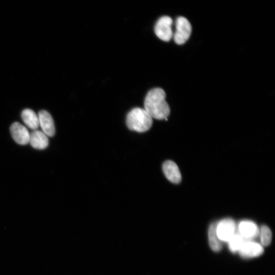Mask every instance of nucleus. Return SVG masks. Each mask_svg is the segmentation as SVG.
<instances>
[{
  "instance_id": "nucleus-1",
  "label": "nucleus",
  "mask_w": 275,
  "mask_h": 275,
  "mask_svg": "<svg viewBox=\"0 0 275 275\" xmlns=\"http://www.w3.org/2000/svg\"><path fill=\"white\" fill-rule=\"evenodd\" d=\"M166 96L164 91L160 88L153 89L147 94L144 101V109L152 118L167 120L170 109L166 100Z\"/></svg>"
},
{
  "instance_id": "nucleus-2",
  "label": "nucleus",
  "mask_w": 275,
  "mask_h": 275,
  "mask_svg": "<svg viewBox=\"0 0 275 275\" xmlns=\"http://www.w3.org/2000/svg\"><path fill=\"white\" fill-rule=\"evenodd\" d=\"M126 122L130 130L143 132L151 128L153 118L144 108L135 107L128 113Z\"/></svg>"
},
{
  "instance_id": "nucleus-3",
  "label": "nucleus",
  "mask_w": 275,
  "mask_h": 275,
  "mask_svg": "<svg viewBox=\"0 0 275 275\" xmlns=\"http://www.w3.org/2000/svg\"><path fill=\"white\" fill-rule=\"evenodd\" d=\"M191 33V25L189 21L184 17H178L176 20V31L174 40L178 45L185 43L189 39Z\"/></svg>"
},
{
  "instance_id": "nucleus-4",
  "label": "nucleus",
  "mask_w": 275,
  "mask_h": 275,
  "mask_svg": "<svg viewBox=\"0 0 275 275\" xmlns=\"http://www.w3.org/2000/svg\"><path fill=\"white\" fill-rule=\"evenodd\" d=\"M172 24L173 20L170 17H161L155 25L154 32L156 35L162 41H169L173 35Z\"/></svg>"
},
{
  "instance_id": "nucleus-5",
  "label": "nucleus",
  "mask_w": 275,
  "mask_h": 275,
  "mask_svg": "<svg viewBox=\"0 0 275 275\" xmlns=\"http://www.w3.org/2000/svg\"><path fill=\"white\" fill-rule=\"evenodd\" d=\"M236 229L234 220L227 218L217 223L216 232L220 241L228 242L235 233Z\"/></svg>"
},
{
  "instance_id": "nucleus-6",
  "label": "nucleus",
  "mask_w": 275,
  "mask_h": 275,
  "mask_svg": "<svg viewBox=\"0 0 275 275\" xmlns=\"http://www.w3.org/2000/svg\"><path fill=\"white\" fill-rule=\"evenodd\" d=\"M263 251L261 244L251 240H246L238 252L241 257L249 258L259 256Z\"/></svg>"
},
{
  "instance_id": "nucleus-7",
  "label": "nucleus",
  "mask_w": 275,
  "mask_h": 275,
  "mask_svg": "<svg viewBox=\"0 0 275 275\" xmlns=\"http://www.w3.org/2000/svg\"><path fill=\"white\" fill-rule=\"evenodd\" d=\"M10 130L13 140L17 144L24 145L29 143L30 133L27 128L20 123H13Z\"/></svg>"
},
{
  "instance_id": "nucleus-8",
  "label": "nucleus",
  "mask_w": 275,
  "mask_h": 275,
  "mask_svg": "<svg viewBox=\"0 0 275 275\" xmlns=\"http://www.w3.org/2000/svg\"><path fill=\"white\" fill-rule=\"evenodd\" d=\"M238 233L244 239L251 240L259 235V229L253 222L244 220L240 222L238 226Z\"/></svg>"
},
{
  "instance_id": "nucleus-9",
  "label": "nucleus",
  "mask_w": 275,
  "mask_h": 275,
  "mask_svg": "<svg viewBox=\"0 0 275 275\" xmlns=\"http://www.w3.org/2000/svg\"><path fill=\"white\" fill-rule=\"evenodd\" d=\"M39 125L43 132L47 136H52L55 133V127L53 119L50 114L45 110H41L38 113Z\"/></svg>"
},
{
  "instance_id": "nucleus-10",
  "label": "nucleus",
  "mask_w": 275,
  "mask_h": 275,
  "mask_svg": "<svg viewBox=\"0 0 275 275\" xmlns=\"http://www.w3.org/2000/svg\"><path fill=\"white\" fill-rule=\"evenodd\" d=\"M162 170L166 178L173 183L181 181V175L178 167L173 161L167 160L162 164Z\"/></svg>"
},
{
  "instance_id": "nucleus-11",
  "label": "nucleus",
  "mask_w": 275,
  "mask_h": 275,
  "mask_svg": "<svg viewBox=\"0 0 275 275\" xmlns=\"http://www.w3.org/2000/svg\"><path fill=\"white\" fill-rule=\"evenodd\" d=\"M29 143L34 148L42 150L48 146V139L44 132L36 129L30 134Z\"/></svg>"
},
{
  "instance_id": "nucleus-12",
  "label": "nucleus",
  "mask_w": 275,
  "mask_h": 275,
  "mask_svg": "<svg viewBox=\"0 0 275 275\" xmlns=\"http://www.w3.org/2000/svg\"><path fill=\"white\" fill-rule=\"evenodd\" d=\"M21 118L24 124L33 130L37 129L39 126L38 116L32 109L26 108L21 114Z\"/></svg>"
},
{
  "instance_id": "nucleus-13",
  "label": "nucleus",
  "mask_w": 275,
  "mask_h": 275,
  "mask_svg": "<svg viewBox=\"0 0 275 275\" xmlns=\"http://www.w3.org/2000/svg\"><path fill=\"white\" fill-rule=\"evenodd\" d=\"M216 222L212 223L208 229V240L211 249L215 252H218L222 249V244L216 232Z\"/></svg>"
},
{
  "instance_id": "nucleus-14",
  "label": "nucleus",
  "mask_w": 275,
  "mask_h": 275,
  "mask_svg": "<svg viewBox=\"0 0 275 275\" xmlns=\"http://www.w3.org/2000/svg\"><path fill=\"white\" fill-rule=\"evenodd\" d=\"M246 240L240 234L235 233L228 241L230 250L233 253L238 252Z\"/></svg>"
},
{
  "instance_id": "nucleus-15",
  "label": "nucleus",
  "mask_w": 275,
  "mask_h": 275,
  "mask_svg": "<svg viewBox=\"0 0 275 275\" xmlns=\"http://www.w3.org/2000/svg\"><path fill=\"white\" fill-rule=\"evenodd\" d=\"M260 242L262 245L267 246L271 241L272 233L269 228L266 226L263 225L259 229V233Z\"/></svg>"
}]
</instances>
